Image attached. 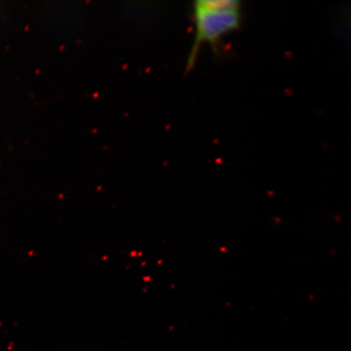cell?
Segmentation results:
<instances>
[{"instance_id":"obj_1","label":"cell","mask_w":351,"mask_h":351,"mask_svg":"<svg viewBox=\"0 0 351 351\" xmlns=\"http://www.w3.org/2000/svg\"><path fill=\"white\" fill-rule=\"evenodd\" d=\"M193 15L195 38L189 56L187 70L194 67L201 45L209 43L217 47L225 35L240 27L241 3L237 0H200L195 2Z\"/></svg>"}]
</instances>
